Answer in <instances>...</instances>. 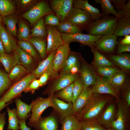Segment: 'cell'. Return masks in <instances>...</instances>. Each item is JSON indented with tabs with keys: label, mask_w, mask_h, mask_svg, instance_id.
Masks as SVG:
<instances>
[{
	"label": "cell",
	"mask_w": 130,
	"mask_h": 130,
	"mask_svg": "<svg viewBox=\"0 0 130 130\" xmlns=\"http://www.w3.org/2000/svg\"><path fill=\"white\" fill-rule=\"evenodd\" d=\"M113 97L109 95L93 93L85 106L74 116L79 121L97 119L105 105Z\"/></svg>",
	"instance_id": "6da1fadb"
},
{
	"label": "cell",
	"mask_w": 130,
	"mask_h": 130,
	"mask_svg": "<svg viewBox=\"0 0 130 130\" xmlns=\"http://www.w3.org/2000/svg\"><path fill=\"white\" fill-rule=\"evenodd\" d=\"M118 19L109 15L104 16L100 20L93 22L86 31L88 34L104 36L113 34Z\"/></svg>",
	"instance_id": "7a4b0ae2"
},
{
	"label": "cell",
	"mask_w": 130,
	"mask_h": 130,
	"mask_svg": "<svg viewBox=\"0 0 130 130\" xmlns=\"http://www.w3.org/2000/svg\"><path fill=\"white\" fill-rule=\"evenodd\" d=\"M80 76L79 73H69L59 74L57 77L51 80L42 93L44 95H47L48 96L53 94L73 83Z\"/></svg>",
	"instance_id": "3957f363"
},
{
	"label": "cell",
	"mask_w": 130,
	"mask_h": 130,
	"mask_svg": "<svg viewBox=\"0 0 130 130\" xmlns=\"http://www.w3.org/2000/svg\"><path fill=\"white\" fill-rule=\"evenodd\" d=\"M36 79L35 75L31 73L17 81L11 86L4 94L0 98V99L5 103H7L24 91L31 83Z\"/></svg>",
	"instance_id": "277c9868"
},
{
	"label": "cell",
	"mask_w": 130,
	"mask_h": 130,
	"mask_svg": "<svg viewBox=\"0 0 130 130\" xmlns=\"http://www.w3.org/2000/svg\"><path fill=\"white\" fill-rule=\"evenodd\" d=\"M52 95L46 98L38 97L32 101L31 103L32 105V113L28 124L29 126L33 127L41 118L44 111L48 107H52Z\"/></svg>",
	"instance_id": "5b68a950"
},
{
	"label": "cell",
	"mask_w": 130,
	"mask_h": 130,
	"mask_svg": "<svg viewBox=\"0 0 130 130\" xmlns=\"http://www.w3.org/2000/svg\"><path fill=\"white\" fill-rule=\"evenodd\" d=\"M53 12L49 5L48 1L41 0L23 13L21 16L27 20L32 25H33L39 19Z\"/></svg>",
	"instance_id": "8992f818"
},
{
	"label": "cell",
	"mask_w": 130,
	"mask_h": 130,
	"mask_svg": "<svg viewBox=\"0 0 130 130\" xmlns=\"http://www.w3.org/2000/svg\"><path fill=\"white\" fill-rule=\"evenodd\" d=\"M82 30H86L94 21L91 16L84 11L73 7L65 20Z\"/></svg>",
	"instance_id": "52a82bcc"
},
{
	"label": "cell",
	"mask_w": 130,
	"mask_h": 130,
	"mask_svg": "<svg viewBox=\"0 0 130 130\" xmlns=\"http://www.w3.org/2000/svg\"><path fill=\"white\" fill-rule=\"evenodd\" d=\"M117 117L110 128L112 130H126L129 115V107L123 100L117 99Z\"/></svg>",
	"instance_id": "ba28073f"
},
{
	"label": "cell",
	"mask_w": 130,
	"mask_h": 130,
	"mask_svg": "<svg viewBox=\"0 0 130 130\" xmlns=\"http://www.w3.org/2000/svg\"><path fill=\"white\" fill-rule=\"evenodd\" d=\"M63 42L70 44L72 42H77L83 45L87 46L91 48H94L95 42L102 36L94 35L82 33L68 34L61 32Z\"/></svg>",
	"instance_id": "9c48e42d"
},
{
	"label": "cell",
	"mask_w": 130,
	"mask_h": 130,
	"mask_svg": "<svg viewBox=\"0 0 130 130\" xmlns=\"http://www.w3.org/2000/svg\"><path fill=\"white\" fill-rule=\"evenodd\" d=\"M73 0H50L49 5L54 14L58 18L60 22L65 21L73 8Z\"/></svg>",
	"instance_id": "30bf717a"
},
{
	"label": "cell",
	"mask_w": 130,
	"mask_h": 130,
	"mask_svg": "<svg viewBox=\"0 0 130 130\" xmlns=\"http://www.w3.org/2000/svg\"><path fill=\"white\" fill-rule=\"evenodd\" d=\"M53 112L60 123L65 117L72 115V103L61 100L52 95Z\"/></svg>",
	"instance_id": "8fae6325"
},
{
	"label": "cell",
	"mask_w": 130,
	"mask_h": 130,
	"mask_svg": "<svg viewBox=\"0 0 130 130\" xmlns=\"http://www.w3.org/2000/svg\"><path fill=\"white\" fill-rule=\"evenodd\" d=\"M46 54L48 55L57 50L63 43L61 32L56 27L47 26Z\"/></svg>",
	"instance_id": "7c38bea8"
},
{
	"label": "cell",
	"mask_w": 130,
	"mask_h": 130,
	"mask_svg": "<svg viewBox=\"0 0 130 130\" xmlns=\"http://www.w3.org/2000/svg\"><path fill=\"white\" fill-rule=\"evenodd\" d=\"M80 63V77L83 81L84 88L93 85L96 83L97 74L93 66L82 57Z\"/></svg>",
	"instance_id": "4fadbf2b"
},
{
	"label": "cell",
	"mask_w": 130,
	"mask_h": 130,
	"mask_svg": "<svg viewBox=\"0 0 130 130\" xmlns=\"http://www.w3.org/2000/svg\"><path fill=\"white\" fill-rule=\"evenodd\" d=\"M117 44V37L114 34L104 35L95 42L94 48L100 52L112 53Z\"/></svg>",
	"instance_id": "5bb4252c"
},
{
	"label": "cell",
	"mask_w": 130,
	"mask_h": 130,
	"mask_svg": "<svg viewBox=\"0 0 130 130\" xmlns=\"http://www.w3.org/2000/svg\"><path fill=\"white\" fill-rule=\"evenodd\" d=\"M71 51L69 44L64 42L57 49L53 62L56 72L58 73L63 68Z\"/></svg>",
	"instance_id": "9a60e30c"
},
{
	"label": "cell",
	"mask_w": 130,
	"mask_h": 130,
	"mask_svg": "<svg viewBox=\"0 0 130 130\" xmlns=\"http://www.w3.org/2000/svg\"><path fill=\"white\" fill-rule=\"evenodd\" d=\"M95 84L91 88L93 93L107 94L111 95L116 99H119L118 92L112 86L106 78L96 75Z\"/></svg>",
	"instance_id": "2e32d148"
},
{
	"label": "cell",
	"mask_w": 130,
	"mask_h": 130,
	"mask_svg": "<svg viewBox=\"0 0 130 130\" xmlns=\"http://www.w3.org/2000/svg\"><path fill=\"white\" fill-rule=\"evenodd\" d=\"M59 123L52 111L48 116L41 117L33 128L36 130H59Z\"/></svg>",
	"instance_id": "e0dca14e"
},
{
	"label": "cell",
	"mask_w": 130,
	"mask_h": 130,
	"mask_svg": "<svg viewBox=\"0 0 130 130\" xmlns=\"http://www.w3.org/2000/svg\"><path fill=\"white\" fill-rule=\"evenodd\" d=\"M72 6L87 13L94 21L100 20L104 15L99 9L90 4L87 0H73Z\"/></svg>",
	"instance_id": "ac0fdd59"
},
{
	"label": "cell",
	"mask_w": 130,
	"mask_h": 130,
	"mask_svg": "<svg viewBox=\"0 0 130 130\" xmlns=\"http://www.w3.org/2000/svg\"><path fill=\"white\" fill-rule=\"evenodd\" d=\"M0 39L5 52L10 54L16 50L18 46L17 42L12 34L2 24L0 25Z\"/></svg>",
	"instance_id": "d6986e66"
},
{
	"label": "cell",
	"mask_w": 130,
	"mask_h": 130,
	"mask_svg": "<svg viewBox=\"0 0 130 130\" xmlns=\"http://www.w3.org/2000/svg\"><path fill=\"white\" fill-rule=\"evenodd\" d=\"M0 62L8 74L15 65H21L19 55L16 50L12 53L8 54L5 52L0 54Z\"/></svg>",
	"instance_id": "ffe728a7"
},
{
	"label": "cell",
	"mask_w": 130,
	"mask_h": 130,
	"mask_svg": "<svg viewBox=\"0 0 130 130\" xmlns=\"http://www.w3.org/2000/svg\"><path fill=\"white\" fill-rule=\"evenodd\" d=\"M93 93L89 87L84 88L83 90L72 104V115H74L85 106Z\"/></svg>",
	"instance_id": "44dd1931"
},
{
	"label": "cell",
	"mask_w": 130,
	"mask_h": 130,
	"mask_svg": "<svg viewBox=\"0 0 130 130\" xmlns=\"http://www.w3.org/2000/svg\"><path fill=\"white\" fill-rule=\"evenodd\" d=\"M115 109L113 104H110L102 113L97 118L99 123L105 129L110 128L111 124L115 120Z\"/></svg>",
	"instance_id": "7402d4cb"
},
{
	"label": "cell",
	"mask_w": 130,
	"mask_h": 130,
	"mask_svg": "<svg viewBox=\"0 0 130 130\" xmlns=\"http://www.w3.org/2000/svg\"><path fill=\"white\" fill-rule=\"evenodd\" d=\"M56 50L50 54L39 63L37 67L32 72L36 78H39L44 73L53 68V62Z\"/></svg>",
	"instance_id": "603a6c76"
},
{
	"label": "cell",
	"mask_w": 130,
	"mask_h": 130,
	"mask_svg": "<svg viewBox=\"0 0 130 130\" xmlns=\"http://www.w3.org/2000/svg\"><path fill=\"white\" fill-rule=\"evenodd\" d=\"M16 106L17 116L19 120L25 121L30 117L32 105L28 104L22 101L18 98L14 99Z\"/></svg>",
	"instance_id": "cb8c5ba5"
},
{
	"label": "cell",
	"mask_w": 130,
	"mask_h": 130,
	"mask_svg": "<svg viewBox=\"0 0 130 130\" xmlns=\"http://www.w3.org/2000/svg\"><path fill=\"white\" fill-rule=\"evenodd\" d=\"M81 57L80 53L71 51L65 64L59 74L70 73L71 69L73 67L80 66Z\"/></svg>",
	"instance_id": "d4e9b609"
},
{
	"label": "cell",
	"mask_w": 130,
	"mask_h": 130,
	"mask_svg": "<svg viewBox=\"0 0 130 130\" xmlns=\"http://www.w3.org/2000/svg\"><path fill=\"white\" fill-rule=\"evenodd\" d=\"M16 50L18 54L21 64L24 66L29 73H32L35 69L36 60L29 53L20 49L18 46Z\"/></svg>",
	"instance_id": "484cf974"
},
{
	"label": "cell",
	"mask_w": 130,
	"mask_h": 130,
	"mask_svg": "<svg viewBox=\"0 0 130 130\" xmlns=\"http://www.w3.org/2000/svg\"><path fill=\"white\" fill-rule=\"evenodd\" d=\"M30 32L29 39L37 37L42 39H46L47 31L43 17L39 19L35 23Z\"/></svg>",
	"instance_id": "4316f807"
},
{
	"label": "cell",
	"mask_w": 130,
	"mask_h": 130,
	"mask_svg": "<svg viewBox=\"0 0 130 130\" xmlns=\"http://www.w3.org/2000/svg\"><path fill=\"white\" fill-rule=\"evenodd\" d=\"M109 57L112 63L124 70L130 69V55L129 53L110 55Z\"/></svg>",
	"instance_id": "83f0119b"
},
{
	"label": "cell",
	"mask_w": 130,
	"mask_h": 130,
	"mask_svg": "<svg viewBox=\"0 0 130 130\" xmlns=\"http://www.w3.org/2000/svg\"><path fill=\"white\" fill-rule=\"evenodd\" d=\"M117 37L130 35V18L122 16L118 20L114 34Z\"/></svg>",
	"instance_id": "f1b7e54d"
},
{
	"label": "cell",
	"mask_w": 130,
	"mask_h": 130,
	"mask_svg": "<svg viewBox=\"0 0 130 130\" xmlns=\"http://www.w3.org/2000/svg\"><path fill=\"white\" fill-rule=\"evenodd\" d=\"M26 40L32 43L38 53L40 58L43 60L46 57V39L33 37Z\"/></svg>",
	"instance_id": "f546056e"
},
{
	"label": "cell",
	"mask_w": 130,
	"mask_h": 130,
	"mask_svg": "<svg viewBox=\"0 0 130 130\" xmlns=\"http://www.w3.org/2000/svg\"><path fill=\"white\" fill-rule=\"evenodd\" d=\"M94 1L95 4L100 5L102 13L104 15L112 14L118 20L123 16L114 9L110 0H95Z\"/></svg>",
	"instance_id": "4dcf8cb0"
},
{
	"label": "cell",
	"mask_w": 130,
	"mask_h": 130,
	"mask_svg": "<svg viewBox=\"0 0 130 130\" xmlns=\"http://www.w3.org/2000/svg\"><path fill=\"white\" fill-rule=\"evenodd\" d=\"M94 55L93 65L96 68L102 66L113 67L114 64L108 60L103 55L94 48H91Z\"/></svg>",
	"instance_id": "1f68e13d"
},
{
	"label": "cell",
	"mask_w": 130,
	"mask_h": 130,
	"mask_svg": "<svg viewBox=\"0 0 130 130\" xmlns=\"http://www.w3.org/2000/svg\"><path fill=\"white\" fill-rule=\"evenodd\" d=\"M60 130H80V122L73 115L65 118L60 123Z\"/></svg>",
	"instance_id": "d6a6232c"
},
{
	"label": "cell",
	"mask_w": 130,
	"mask_h": 130,
	"mask_svg": "<svg viewBox=\"0 0 130 130\" xmlns=\"http://www.w3.org/2000/svg\"><path fill=\"white\" fill-rule=\"evenodd\" d=\"M18 46L23 51L26 52L33 57L36 61L40 62V56L32 43L26 40H18Z\"/></svg>",
	"instance_id": "836d02e7"
},
{
	"label": "cell",
	"mask_w": 130,
	"mask_h": 130,
	"mask_svg": "<svg viewBox=\"0 0 130 130\" xmlns=\"http://www.w3.org/2000/svg\"><path fill=\"white\" fill-rule=\"evenodd\" d=\"M126 77L125 72L120 70L116 73L109 82L113 88L118 92L123 87Z\"/></svg>",
	"instance_id": "e575fe53"
},
{
	"label": "cell",
	"mask_w": 130,
	"mask_h": 130,
	"mask_svg": "<svg viewBox=\"0 0 130 130\" xmlns=\"http://www.w3.org/2000/svg\"><path fill=\"white\" fill-rule=\"evenodd\" d=\"M18 18L16 15L13 14L3 17L2 21L6 26L7 30L12 35H17V24Z\"/></svg>",
	"instance_id": "d590c367"
},
{
	"label": "cell",
	"mask_w": 130,
	"mask_h": 130,
	"mask_svg": "<svg viewBox=\"0 0 130 130\" xmlns=\"http://www.w3.org/2000/svg\"><path fill=\"white\" fill-rule=\"evenodd\" d=\"M8 116L7 130H19V120L17 118L16 108L11 109L7 106L6 108Z\"/></svg>",
	"instance_id": "8d00e7d4"
},
{
	"label": "cell",
	"mask_w": 130,
	"mask_h": 130,
	"mask_svg": "<svg viewBox=\"0 0 130 130\" xmlns=\"http://www.w3.org/2000/svg\"><path fill=\"white\" fill-rule=\"evenodd\" d=\"M26 69L20 64L15 65L8 74V77L12 81H18V80L29 74Z\"/></svg>",
	"instance_id": "74e56055"
},
{
	"label": "cell",
	"mask_w": 130,
	"mask_h": 130,
	"mask_svg": "<svg viewBox=\"0 0 130 130\" xmlns=\"http://www.w3.org/2000/svg\"><path fill=\"white\" fill-rule=\"evenodd\" d=\"M73 86V83L54 94L55 96L61 100L66 102L72 103Z\"/></svg>",
	"instance_id": "f35d334b"
},
{
	"label": "cell",
	"mask_w": 130,
	"mask_h": 130,
	"mask_svg": "<svg viewBox=\"0 0 130 130\" xmlns=\"http://www.w3.org/2000/svg\"><path fill=\"white\" fill-rule=\"evenodd\" d=\"M60 32L68 34L82 33L83 30L65 21L60 22L56 27Z\"/></svg>",
	"instance_id": "ab89813d"
},
{
	"label": "cell",
	"mask_w": 130,
	"mask_h": 130,
	"mask_svg": "<svg viewBox=\"0 0 130 130\" xmlns=\"http://www.w3.org/2000/svg\"><path fill=\"white\" fill-rule=\"evenodd\" d=\"M16 7L14 2L10 0H0V14L4 16L14 14Z\"/></svg>",
	"instance_id": "60d3db41"
},
{
	"label": "cell",
	"mask_w": 130,
	"mask_h": 130,
	"mask_svg": "<svg viewBox=\"0 0 130 130\" xmlns=\"http://www.w3.org/2000/svg\"><path fill=\"white\" fill-rule=\"evenodd\" d=\"M80 130H104L105 128L99 123L97 119L80 121Z\"/></svg>",
	"instance_id": "b9f144b4"
},
{
	"label": "cell",
	"mask_w": 130,
	"mask_h": 130,
	"mask_svg": "<svg viewBox=\"0 0 130 130\" xmlns=\"http://www.w3.org/2000/svg\"><path fill=\"white\" fill-rule=\"evenodd\" d=\"M29 28L26 23L22 20L19 23L17 36L19 40H26L29 39L30 35Z\"/></svg>",
	"instance_id": "7bdbcfd3"
},
{
	"label": "cell",
	"mask_w": 130,
	"mask_h": 130,
	"mask_svg": "<svg viewBox=\"0 0 130 130\" xmlns=\"http://www.w3.org/2000/svg\"><path fill=\"white\" fill-rule=\"evenodd\" d=\"M98 73L109 81L110 79L120 70L112 67L102 66L96 68Z\"/></svg>",
	"instance_id": "ee69618b"
},
{
	"label": "cell",
	"mask_w": 130,
	"mask_h": 130,
	"mask_svg": "<svg viewBox=\"0 0 130 130\" xmlns=\"http://www.w3.org/2000/svg\"><path fill=\"white\" fill-rule=\"evenodd\" d=\"M7 73L0 70V98L5 92L12 85Z\"/></svg>",
	"instance_id": "f6af8a7d"
},
{
	"label": "cell",
	"mask_w": 130,
	"mask_h": 130,
	"mask_svg": "<svg viewBox=\"0 0 130 130\" xmlns=\"http://www.w3.org/2000/svg\"><path fill=\"white\" fill-rule=\"evenodd\" d=\"M58 73L56 72L53 68L43 73L39 79L40 87L45 85L49 79L52 80L58 75Z\"/></svg>",
	"instance_id": "bcb514c9"
},
{
	"label": "cell",
	"mask_w": 130,
	"mask_h": 130,
	"mask_svg": "<svg viewBox=\"0 0 130 130\" xmlns=\"http://www.w3.org/2000/svg\"><path fill=\"white\" fill-rule=\"evenodd\" d=\"M84 88L83 81L80 76L73 82V86L72 90L73 100L72 102V104L74 102Z\"/></svg>",
	"instance_id": "7dc6e473"
},
{
	"label": "cell",
	"mask_w": 130,
	"mask_h": 130,
	"mask_svg": "<svg viewBox=\"0 0 130 130\" xmlns=\"http://www.w3.org/2000/svg\"><path fill=\"white\" fill-rule=\"evenodd\" d=\"M45 25L56 27L60 23L58 18L53 13L45 16L44 19Z\"/></svg>",
	"instance_id": "c3c4849f"
},
{
	"label": "cell",
	"mask_w": 130,
	"mask_h": 130,
	"mask_svg": "<svg viewBox=\"0 0 130 130\" xmlns=\"http://www.w3.org/2000/svg\"><path fill=\"white\" fill-rule=\"evenodd\" d=\"M18 6L22 10L29 9L38 1L35 0H16Z\"/></svg>",
	"instance_id": "681fc988"
},
{
	"label": "cell",
	"mask_w": 130,
	"mask_h": 130,
	"mask_svg": "<svg viewBox=\"0 0 130 130\" xmlns=\"http://www.w3.org/2000/svg\"><path fill=\"white\" fill-rule=\"evenodd\" d=\"M119 9L116 11L123 16L130 18V0H128Z\"/></svg>",
	"instance_id": "f907efd6"
},
{
	"label": "cell",
	"mask_w": 130,
	"mask_h": 130,
	"mask_svg": "<svg viewBox=\"0 0 130 130\" xmlns=\"http://www.w3.org/2000/svg\"><path fill=\"white\" fill-rule=\"evenodd\" d=\"M40 87V86L39 79H36L31 83L24 91L25 93L30 92L33 94Z\"/></svg>",
	"instance_id": "816d5d0a"
},
{
	"label": "cell",
	"mask_w": 130,
	"mask_h": 130,
	"mask_svg": "<svg viewBox=\"0 0 130 130\" xmlns=\"http://www.w3.org/2000/svg\"><path fill=\"white\" fill-rule=\"evenodd\" d=\"M110 0L116 11L119 9L127 1L126 0Z\"/></svg>",
	"instance_id": "f5cc1de1"
},
{
	"label": "cell",
	"mask_w": 130,
	"mask_h": 130,
	"mask_svg": "<svg viewBox=\"0 0 130 130\" xmlns=\"http://www.w3.org/2000/svg\"><path fill=\"white\" fill-rule=\"evenodd\" d=\"M130 52V44H123L119 43L117 50V55L124 52Z\"/></svg>",
	"instance_id": "db71d44e"
},
{
	"label": "cell",
	"mask_w": 130,
	"mask_h": 130,
	"mask_svg": "<svg viewBox=\"0 0 130 130\" xmlns=\"http://www.w3.org/2000/svg\"><path fill=\"white\" fill-rule=\"evenodd\" d=\"M6 113L4 112L0 113V130H3L6 123Z\"/></svg>",
	"instance_id": "11a10c76"
},
{
	"label": "cell",
	"mask_w": 130,
	"mask_h": 130,
	"mask_svg": "<svg viewBox=\"0 0 130 130\" xmlns=\"http://www.w3.org/2000/svg\"><path fill=\"white\" fill-rule=\"evenodd\" d=\"M124 101L127 106L129 107L130 105V89L129 87L126 89L124 95Z\"/></svg>",
	"instance_id": "9f6ffc18"
},
{
	"label": "cell",
	"mask_w": 130,
	"mask_h": 130,
	"mask_svg": "<svg viewBox=\"0 0 130 130\" xmlns=\"http://www.w3.org/2000/svg\"><path fill=\"white\" fill-rule=\"evenodd\" d=\"M20 129L21 130H31V128L26 125L25 121L19 120Z\"/></svg>",
	"instance_id": "6f0895ef"
},
{
	"label": "cell",
	"mask_w": 130,
	"mask_h": 130,
	"mask_svg": "<svg viewBox=\"0 0 130 130\" xmlns=\"http://www.w3.org/2000/svg\"><path fill=\"white\" fill-rule=\"evenodd\" d=\"M119 43L123 44H130V35L124 36V38L121 40Z\"/></svg>",
	"instance_id": "680465c9"
},
{
	"label": "cell",
	"mask_w": 130,
	"mask_h": 130,
	"mask_svg": "<svg viewBox=\"0 0 130 130\" xmlns=\"http://www.w3.org/2000/svg\"><path fill=\"white\" fill-rule=\"evenodd\" d=\"M13 102L12 101L7 103H5L0 99V113L1 111L5 107H6L9 104H11Z\"/></svg>",
	"instance_id": "91938a15"
},
{
	"label": "cell",
	"mask_w": 130,
	"mask_h": 130,
	"mask_svg": "<svg viewBox=\"0 0 130 130\" xmlns=\"http://www.w3.org/2000/svg\"><path fill=\"white\" fill-rule=\"evenodd\" d=\"M5 52V51L4 46L0 39V54Z\"/></svg>",
	"instance_id": "94428289"
},
{
	"label": "cell",
	"mask_w": 130,
	"mask_h": 130,
	"mask_svg": "<svg viewBox=\"0 0 130 130\" xmlns=\"http://www.w3.org/2000/svg\"><path fill=\"white\" fill-rule=\"evenodd\" d=\"M3 16L0 14V25L1 24V22L2 21Z\"/></svg>",
	"instance_id": "6125c7cd"
},
{
	"label": "cell",
	"mask_w": 130,
	"mask_h": 130,
	"mask_svg": "<svg viewBox=\"0 0 130 130\" xmlns=\"http://www.w3.org/2000/svg\"><path fill=\"white\" fill-rule=\"evenodd\" d=\"M104 130H112L110 128L105 129Z\"/></svg>",
	"instance_id": "be15d7a7"
}]
</instances>
